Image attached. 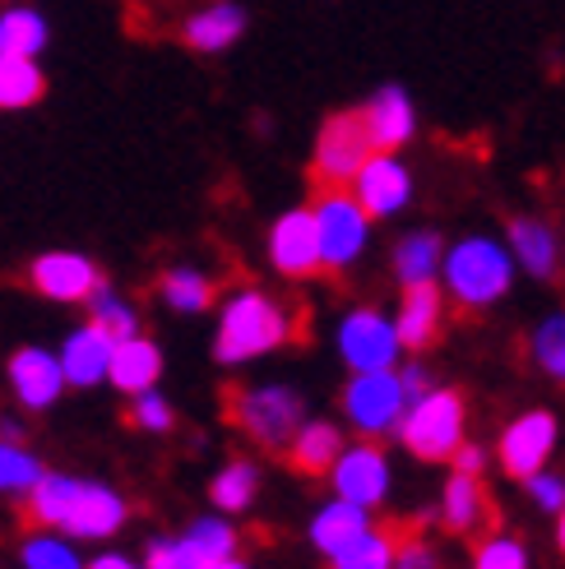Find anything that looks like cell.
<instances>
[{"mask_svg": "<svg viewBox=\"0 0 565 569\" xmlns=\"http://www.w3.org/2000/svg\"><path fill=\"white\" fill-rule=\"evenodd\" d=\"M28 519L42 528L70 532V537H111L126 523V500L117 491L98 487V481H75V477H42L28 491Z\"/></svg>", "mask_w": 565, "mask_h": 569, "instance_id": "obj_1", "label": "cell"}, {"mask_svg": "<svg viewBox=\"0 0 565 569\" xmlns=\"http://www.w3.org/2000/svg\"><path fill=\"white\" fill-rule=\"evenodd\" d=\"M293 338V320L288 310H282L274 297L246 288L228 301V310H222V325H218V361H250V357H265L274 352L278 343H288Z\"/></svg>", "mask_w": 565, "mask_h": 569, "instance_id": "obj_2", "label": "cell"}, {"mask_svg": "<svg viewBox=\"0 0 565 569\" xmlns=\"http://www.w3.org/2000/svg\"><path fill=\"white\" fill-rule=\"evenodd\" d=\"M515 282V254L492 237H468L445 254V288L459 310H487Z\"/></svg>", "mask_w": 565, "mask_h": 569, "instance_id": "obj_3", "label": "cell"}, {"mask_svg": "<svg viewBox=\"0 0 565 569\" xmlns=\"http://www.w3.org/2000/svg\"><path fill=\"white\" fill-rule=\"evenodd\" d=\"M464 393L455 389H432L427 398H417V403L404 412L399 421V440L413 459L422 463H445L455 459L459 445H464Z\"/></svg>", "mask_w": 565, "mask_h": 569, "instance_id": "obj_4", "label": "cell"}, {"mask_svg": "<svg viewBox=\"0 0 565 569\" xmlns=\"http://www.w3.org/2000/svg\"><path fill=\"white\" fill-rule=\"evenodd\" d=\"M371 158H376V144H371V130H366V117L361 111H338L316 134L310 181H316V190H348Z\"/></svg>", "mask_w": 565, "mask_h": 569, "instance_id": "obj_5", "label": "cell"}, {"mask_svg": "<svg viewBox=\"0 0 565 569\" xmlns=\"http://www.w3.org/2000/svg\"><path fill=\"white\" fill-rule=\"evenodd\" d=\"M228 421H237L250 440L288 453L301 431V398L282 385L269 389H228Z\"/></svg>", "mask_w": 565, "mask_h": 569, "instance_id": "obj_6", "label": "cell"}, {"mask_svg": "<svg viewBox=\"0 0 565 569\" xmlns=\"http://www.w3.org/2000/svg\"><path fill=\"white\" fill-rule=\"evenodd\" d=\"M316 222H320V250H325V269L338 273L348 269L361 246H366V227H371V213L357 204L353 190H316Z\"/></svg>", "mask_w": 565, "mask_h": 569, "instance_id": "obj_7", "label": "cell"}, {"mask_svg": "<svg viewBox=\"0 0 565 569\" xmlns=\"http://www.w3.org/2000/svg\"><path fill=\"white\" fill-rule=\"evenodd\" d=\"M344 412L357 431L366 436H385L399 431V421L408 412V389L394 371H366L353 376V385L344 389Z\"/></svg>", "mask_w": 565, "mask_h": 569, "instance_id": "obj_8", "label": "cell"}, {"mask_svg": "<svg viewBox=\"0 0 565 569\" xmlns=\"http://www.w3.org/2000/svg\"><path fill=\"white\" fill-rule=\"evenodd\" d=\"M399 325H389L380 310H353V316L344 320V329H338V352H344V361L353 366L357 376L366 371H389L394 357H399Z\"/></svg>", "mask_w": 565, "mask_h": 569, "instance_id": "obj_9", "label": "cell"}, {"mask_svg": "<svg viewBox=\"0 0 565 569\" xmlns=\"http://www.w3.org/2000/svg\"><path fill=\"white\" fill-rule=\"evenodd\" d=\"M269 260L282 278H310L325 269V250H320V222L316 209H293L274 222L269 232Z\"/></svg>", "mask_w": 565, "mask_h": 569, "instance_id": "obj_10", "label": "cell"}, {"mask_svg": "<svg viewBox=\"0 0 565 569\" xmlns=\"http://www.w3.org/2000/svg\"><path fill=\"white\" fill-rule=\"evenodd\" d=\"M552 449H556V417L552 412H524L505 426V436H500V468L519 481H528L547 468Z\"/></svg>", "mask_w": 565, "mask_h": 569, "instance_id": "obj_11", "label": "cell"}, {"mask_svg": "<svg viewBox=\"0 0 565 569\" xmlns=\"http://www.w3.org/2000/svg\"><path fill=\"white\" fill-rule=\"evenodd\" d=\"M348 190L357 194V204L371 218H394L413 199V177H408V167L394 153H376L357 172V181Z\"/></svg>", "mask_w": 565, "mask_h": 569, "instance_id": "obj_12", "label": "cell"}, {"mask_svg": "<svg viewBox=\"0 0 565 569\" xmlns=\"http://www.w3.org/2000/svg\"><path fill=\"white\" fill-rule=\"evenodd\" d=\"M334 491L338 500H353L361 509H371L389 491V463L376 445H353L344 449V459L334 463Z\"/></svg>", "mask_w": 565, "mask_h": 569, "instance_id": "obj_13", "label": "cell"}, {"mask_svg": "<svg viewBox=\"0 0 565 569\" xmlns=\"http://www.w3.org/2000/svg\"><path fill=\"white\" fill-rule=\"evenodd\" d=\"M28 282H33V288L42 297H51V301H89L102 288L93 260H83V254H66V250H51V254H42V260H33Z\"/></svg>", "mask_w": 565, "mask_h": 569, "instance_id": "obj_14", "label": "cell"}, {"mask_svg": "<svg viewBox=\"0 0 565 569\" xmlns=\"http://www.w3.org/2000/svg\"><path fill=\"white\" fill-rule=\"evenodd\" d=\"M10 385L23 408H51L61 385H70V380H66L61 357H51L42 348H23L10 357Z\"/></svg>", "mask_w": 565, "mask_h": 569, "instance_id": "obj_15", "label": "cell"}, {"mask_svg": "<svg viewBox=\"0 0 565 569\" xmlns=\"http://www.w3.org/2000/svg\"><path fill=\"white\" fill-rule=\"evenodd\" d=\"M399 343L422 352L432 348L440 338V325H445V297L436 282H413V288H404V301H399Z\"/></svg>", "mask_w": 565, "mask_h": 569, "instance_id": "obj_16", "label": "cell"}, {"mask_svg": "<svg viewBox=\"0 0 565 569\" xmlns=\"http://www.w3.org/2000/svg\"><path fill=\"white\" fill-rule=\"evenodd\" d=\"M111 352H117V338H111L107 329H98L93 320L83 325L79 333L66 338L61 348V366H66V380L70 385H98L111 376Z\"/></svg>", "mask_w": 565, "mask_h": 569, "instance_id": "obj_17", "label": "cell"}, {"mask_svg": "<svg viewBox=\"0 0 565 569\" xmlns=\"http://www.w3.org/2000/svg\"><path fill=\"white\" fill-rule=\"evenodd\" d=\"M361 117H366V130H371V144L376 153H394V149H404L408 139H413V102L404 89H380L371 102L361 107Z\"/></svg>", "mask_w": 565, "mask_h": 569, "instance_id": "obj_18", "label": "cell"}, {"mask_svg": "<svg viewBox=\"0 0 565 569\" xmlns=\"http://www.w3.org/2000/svg\"><path fill=\"white\" fill-rule=\"evenodd\" d=\"M492 519V500H487V487H483V477H468V472H455L445 481V496H440V523L449 532H477Z\"/></svg>", "mask_w": 565, "mask_h": 569, "instance_id": "obj_19", "label": "cell"}, {"mask_svg": "<svg viewBox=\"0 0 565 569\" xmlns=\"http://www.w3.org/2000/svg\"><path fill=\"white\" fill-rule=\"evenodd\" d=\"M344 459V431H338L334 421H306L293 449H288V463L306 477H325L334 472V463Z\"/></svg>", "mask_w": 565, "mask_h": 569, "instance_id": "obj_20", "label": "cell"}, {"mask_svg": "<svg viewBox=\"0 0 565 569\" xmlns=\"http://www.w3.org/2000/svg\"><path fill=\"white\" fill-rule=\"evenodd\" d=\"M361 532H371V519H366V509L353 505V500H334V505H325L320 515H316V523H310V542H316V547L334 560L338 551H348Z\"/></svg>", "mask_w": 565, "mask_h": 569, "instance_id": "obj_21", "label": "cell"}, {"mask_svg": "<svg viewBox=\"0 0 565 569\" xmlns=\"http://www.w3.org/2000/svg\"><path fill=\"white\" fill-rule=\"evenodd\" d=\"M511 254H515V264L528 269L533 278H552L556 260H561L556 232L543 218H515L511 222Z\"/></svg>", "mask_w": 565, "mask_h": 569, "instance_id": "obj_22", "label": "cell"}, {"mask_svg": "<svg viewBox=\"0 0 565 569\" xmlns=\"http://www.w3.org/2000/svg\"><path fill=\"white\" fill-rule=\"evenodd\" d=\"M158 371H162V357L149 338H121L117 352H111V385L126 393H149Z\"/></svg>", "mask_w": 565, "mask_h": 569, "instance_id": "obj_23", "label": "cell"}, {"mask_svg": "<svg viewBox=\"0 0 565 569\" xmlns=\"http://www.w3.org/2000/svg\"><path fill=\"white\" fill-rule=\"evenodd\" d=\"M241 28H246V14L222 0V6H209V10L195 14V19H186L181 42L195 47V51H222V47H232L241 38Z\"/></svg>", "mask_w": 565, "mask_h": 569, "instance_id": "obj_24", "label": "cell"}, {"mask_svg": "<svg viewBox=\"0 0 565 569\" xmlns=\"http://www.w3.org/2000/svg\"><path fill=\"white\" fill-rule=\"evenodd\" d=\"M232 542H237V532L228 523L200 519V523H195L181 537V556H186L181 569H222V565L232 560Z\"/></svg>", "mask_w": 565, "mask_h": 569, "instance_id": "obj_25", "label": "cell"}, {"mask_svg": "<svg viewBox=\"0 0 565 569\" xmlns=\"http://www.w3.org/2000/svg\"><path fill=\"white\" fill-rule=\"evenodd\" d=\"M436 269H445V250H440V237L432 232H413L394 246V273H399L404 288L413 282H436Z\"/></svg>", "mask_w": 565, "mask_h": 569, "instance_id": "obj_26", "label": "cell"}, {"mask_svg": "<svg viewBox=\"0 0 565 569\" xmlns=\"http://www.w3.org/2000/svg\"><path fill=\"white\" fill-rule=\"evenodd\" d=\"M42 98V74L33 66V56H10L0 51V111L33 107Z\"/></svg>", "mask_w": 565, "mask_h": 569, "instance_id": "obj_27", "label": "cell"}, {"mask_svg": "<svg viewBox=\"0 0 565 569\" xmlns=\"http://www.w3.org/2000/svg\"><path fill=\"white\" fill-rule=\"evenodd\" d=\"M394 556H399L394 532L389 528H371V532H361L348 551L334 556V569H394Z\"/></svg>", "mask_w": 565, "mask_h": 569, "instance_id": "obj_28", "label": "cell"}, {"mask_svg": "<svg viewBox=\"0 0 565 569\" xmlns=\"http://www.w3.org/2000/svg\"><path fill=\"white\" fill-rule=\"evenodd\" d=\"M162 297L172 301L177 310H205L214 297H218V282L214 278H205L200 269H167L162 273Z\"/></svg>", "mask_w": 565, "mask_h": 569, "instance_id": "obj_29", "label": "cell"}, {"mask_svg": "<svg viewBox=\"0 0 565 569\" xmlns=\"http://www.w3.org/2000/svg\"><path fill=\"white\" fill-rule=\"evenodd\" d=\"M42 42H47V23L33 10L0 14V51H10V56H38Z\"/></svg>", "mask_w": 565, "mask_h": 569, "instance_id": "obj_30", "label": "cell"}, {"mask_svg": "<svg viewBox=\"0 0 565 569\" xmlns=\"http://www.w3.org/2000/svg\"><path fill=\"white\" fill-rule=\"evenodd\" d=\"M256 487H260V477H256V468L250 463H228L218 477H214V487H209V496H214V505L218 509H228V515H237V509H246L250 505V496H256Z\"/></svg>", "mask_w": 565, "mask_h": 569, "instance_id": "obj_31", "label": "cell"}, {"mask_svg": "<svg viewBox=\"0 0 565 569\" xmlns=\"http://www.w3.org/2000/svg\"><path fill=\"white\" fill-rule=\"evenodd\" d=\"M533 361L543 366L552 380H565V310L547 316L538 329H533Z\"/></svg>", "mask_w": 565, "mask_h": 569, "instance_id": "obj_32", "label": "cell"}, {"mask_svg": "<svg viewBox=\"0 0 565 569\" xmlns=\"http://www.w3.org/2000/svg\"><path fill=\"white\" fill-rule=\"evenodd\" d=\"M42 477L47 472L33 453H23L14 440H0V491H33Z\"/></svg>", "mask_w": 565, "mask_h": 569, "instance_id": "obj_33", "label": "cell"}, {"mask_svg": "<svg viewBox=\"0 0 565 569\" xmlns=\"http://www.w3.org/2000/svg\"><path fill=\"white\" fill-rule=\"evenodd\" d=\"M89 320L98 325V329H107L111 338H135V316H130V306L121 301V297H111V288H98L93 297H89Z\"/></svg>", "mask_w": 565, "mask_h": 569, "instance_id": "obj_34", "label": "cell"}, {"mask_svg": "<svg viewBox=\"0 0 565 569\" xmlns=\"http://www.w3.org/2000/svg\"><path fill=\"white\" fill-rule=\"evenodd\" d=\"M23 565H28V569H83V565L75 560V551H70L66 542H56V537H28Z\"/></svg>", "mask_w": 565, "mask_h": 569, "instance_id": "obj_35", "label": "cell"}, {"mask_svg": "<svg viewBox=\"0 0 565 569\" xmlns=\"http://www.w3.org/2000/svg\"><path fill=\"white\" fill-rule=\"evenodd\" d=\"M473 569H528V556L515 537H487L473 556Z\"/></svg>", "mask_w": 565, "mask_h": 569, "instance_id": "obj_36", "label": "cell"}, {"mask_svg": "<svg viewBox=\"0 0 565 569\" xmlns=\"http://www.w3.org/2000/svg\"><path fill=\"white\" fill-rule=\"evenodd\" d=\"M130 421L139 426V431H167V426H172V408H167V398H158L153 389L149 393H135Z\"/></svg>", "mask_w": 565, "mask_h": 569, "instance_id": "obj_37", "label": "cell"}, {"mask_svg": "<svg viewBox=\"0 0 565 569\" xmlns=\"http://www.w3.org/2000/svg\"><path fill=\"white\" fill-rule=\"evenodd\" d=\"M528 496L538 500V509H552V515H561V509H565V477H556V472L528 477Z\"/></svg>", "mask_w": 565, "mask_h": 569, "instance_id": "obj_38", "label": "cell"}, {"mask_svg": "<svg viewBox=\"0 0 565 569\" xmlns=\"http://www.w3.org/2000/svg\"><path fill=\"white\" fill-rule=\"evenodd\" d=\"M394 569H440V565H436V551L422 542V537H408L399 547V556H394Z\"/></svg>", "mask_w": 565, "mask_h": 569, "instance_id": "obj_39", "label": "cell"}, {"mask_svg": "<svg viewBox=\"0 0 565 569\" xmlns=\"http://www.w3.org/2000/svg\"><path fill=\"white\" fill-rule=\"evenodd\" d=\"M186 556H181V542H153L149 547V569H181Z\"/></svg>", "mask_w": 565, "mask_h": 569, "instance_id": "obj_40", "label": "cell"}, {"mask_svg": "<svg viewBox=\"0 0 565 569\" xmlns=\"http://www.w3.org/2000/svg\"><path fill=\"white\" fill-rule=\"evenodd\" d=\"M449 463H455V472H468V477H483V468H487V453H483V449H477V445H459V453H455V459H449Z\"/></svg>", "mask_w": 565, "mask_h": 569, "instance_id": "obj_41", "label": "cell"}, {"mask_svg": "<svg viewBox=\"0 0 565 569\" xmlns=\"http://www.w3.org/2000/svg\"><path fill=\"white\" fill-rule=\"evenodd\" d=\"M399 380H404V389H408V408L417 403V398H427V393H432V380H427V371H422V366H408Z\"/></svg>", "mask_w": 565, "mask_h": 569, "instance_id": "obj_42", "label": "cell"}, {"mask_svg": "<svg viewBox=\"0 0 565 569\" xmlns=\"http://www.w3.org/2000/svg\"><path fill=\"white\" fill-rule=\"evenodd\" d=\"M89 569H139V565H130L126 556H98Z\"/></svg>", "mask_w": 565, "mask_h": 569, "instance_id": "obj_43", "label": "cell"}, {"mask_svg": "<svg viewBox=\"0 0 565 569\" xmlns=\"http://www.w3.org/2000/svg\"><path fill=\"white\" fill-rule=\"evenodd\" d=\"M556 519H561V523H556V542H561V551H565V509H561Z\"/></svg>", "mask_w": 565, "mask_h": 569, "instance_id": "obj_44", "label": "cell"}, {"mask_svg": "<svg viewBox=\"0 0 565 569\" xmlns=\"http://www.w3.org/2000/svg\"><path fill=\"white\" fill-rule=\"evenodd\" d=\"M222 569H246V565H237V560H228V565H222Z\"/></svg>", "mask_w": 565, "mask_h": 569, "instance_id": "obj_45", "label": "cell"}]
</instances>
